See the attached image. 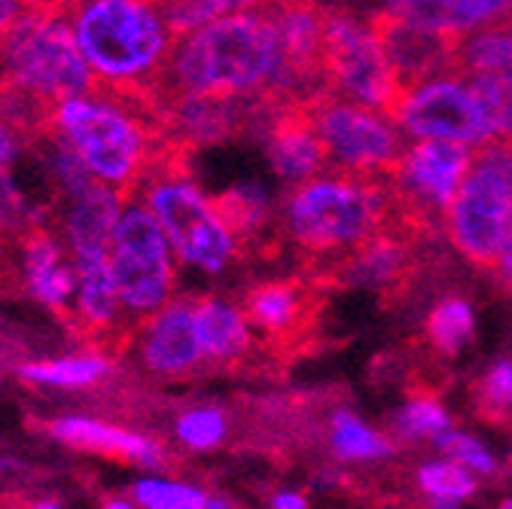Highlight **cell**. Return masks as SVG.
I'll return each instance as SVG.
<instances>
[{"mask_svg":"<svg viewBox=\"0 0 512 509\" xmlns=\"http://www.w3.org/2000/svg\"><path fill=\"white\" fill-rule=\"evenodd\" d=\"M156 95L293 98L269 10L229 13L177 37Z\"/></svg>","mask_w":512,"mask_h":509,"instance_id":"1","label":"cell"},{"mask_svg":"<svg viewBox=\"0 0 512 509\" xmlns=\"http://www.w3.org/2000/svg\"><path fill=\"white\" fill-rule=\"evenodd\" d=\"M68 144L98 183L135 193L168 159V135L150 95L95 86L49 110L46 129Z\"/></svg>","mask_w":512,"mask_h":509,"instance_id":"2","label":"cell"},{"mask_svg":"<svg viewBox=\"0 0 512 509\" xmlns=\"http://www.w3.org/2000/svg\"><path fill=\"white\" fill-rule=\"evenodd\" d=\"M0 86L7 113L19 129H46L49 110L95 89V74L77 43L68 10L31 4L0 49Z\"/></svg>","mask_w":512,"mask_h":509,"instance_id":"3","label":"cell"},{"mask_svg":"<svg viewBox=\"0 0 512 509\" xmlns=\"http://www.w3.org/2000/svg\"><path fill=\"white\" fill-rule=\"evenodd\" d=\"M64 10L98 86L153 98L177 43L162 0H71Z\"/></svg>","mask_w":512,"mask_h":509,"instance_id":"4","label":"cell"},{"mask_svg":"<svg viewBox=\"0 0 512 509\" xmlns=\"http://www.w3.org/2000/svg\"><path fill=\"white\" fill-rule=\"evenodd\" d=\"M391 202V171H320L293 183L284 199V229L308 260L339 257L384 229Z\"/></svg>","mask_w":512,"mask_h":509,"instance_id":"5","label":"cell"},{"mask_svg":"<svg viewBox=\"0 0 512 509\" xmlns=\"http://www.w3.org/2000/svg\"><path fill=\"white\" fill-rule=\"evenodd\" d=\"M141 202L165 229L177 260L205 275H223L238 257L241 241L220 214L217 199L171 159H162L141 186Z\"/></svg>","mask_w":512,"mask_h":509,"instance_id":"6","label":"cell"},{"mask_svg":"<svg viewBox=\"0 0 512 509\" xmlns=\"http://www.w3.org/2000/svg\"><path fill=\"white\" fill-rule=\"evenodd\" d=\"M512 220V144L485 141L458 186L445 217V232L461 257L479 272H494Z\"/></svg>","mask_w":512,"mask_h":509,"instance_id":"7","label":"cell"},{"mask_svg":"<svg viewBox=\"0 0 512 509\" xmlns=\"http://www.w3.org/2000/svg\"><path fill=\"white\" fill-rule=\"evenodd\" d=\"M177 263V253L153 211L128 196L110 244V266L128 321H144L174 299Z\"/></svg>","mask_w":512,"mask_h":509,"instance_id":"8","label":"cell"},{"mask_svg":"<svg viewBox=\"0 0 512 509\" xmlns=\"http://www.w3.org/2000/svg\"><path fill=\"white\" fill-rule=\"evenodd\" d=\"M324 77L327 89L363 101L391 119L406 95V86L391 68L372 25L339 10H330L327 16Z\"/></svg>","mask_w":512,"mask_h":509,"instance_id":"9","label":"cell"},{"mask_svg":"<svg viewBox=\"0 0 512 509\" xmlns=\"http://www.w3.org/2000/svg\"><path fill=\"white\" fill-rule=\"evenodd\" d=\"M305 104L339 168L391 171L409 147L400 125L363 101L320 89L308 95Z\"/></svg>","mask_w":512,"mask_h":509,"instance_id":"10","label":"cell"},{"mask_svg":"<svg viewBox=\"0 0 512 509\" xmlns=\"http://www.w3.org/2000/svg\"><path fill=\"white\" fill-rule=\"evenodd\" d=\"M394 122L415 138H445L473 147L497 138L479 95L458 74H442L406 89Z\"/></svg>","mask_w":512,"mask_h":509,"instance_id":"11","label":"cell"},{"mask_svg":"<svg viewBox=\"0 0 512 509\" xmlns=\"http://www.w3.org/2000/svg\"><path fill=\"white\" fill-rule=\"evenodd\" d=\"M324 302V287L311 275H299L256 284L241 308L253 330H260L275 348L296 351L311 342Z\"/></svg>","mask_w":512,"mask_h":509,"instance_id":"12","label":"cell"},{"mask_svg":"<svg viewBox=\"0 0 512 509\" xmlns=\"http://www.w3.org/2000/svg\"><path fill=\"white\" fill-rule=\"evenodd\" d=\"M275 22L287 83L293 98H308L327 89L324 49H327V16L330 10L317 0H266L263 4Z\"/></svg>","mask_w":512,"mask_h":509,"instance_id":"13","label":"cell"},{"mask_svg":"<svg viewBox=\"0 0 512 509\" xmlns=\"http://www.w3.org/2000/svg\"><path fill=\"white\" fill-rule=\"evenodd\" d=\"M369 25L406 89L442 74H455V52L461 34L409 22L391 10L372 13Z\"/></svg>","mask_w":512,"mask_h":509,"instance_id":"14","label":"cell"},{"mask_svg":"<svg viewBox=\"0 0 512 509\" xmlns=\"http://www.w3.org/2000/svg\"><path fill=\"white\" fill-rule=\"evenodd\" d=\"M266 150L269 162L278 177L284 180H308L320 171L330 168V147L320 135L317 122L305 104V98H278L272 101L266 122Z\"/></svg>","mask_w":512,"mask_h":509,"instance_id":"15","label":"cell"},{"mask_svg":"<svg viewBox=\"0 0 512 509\" xmlns=\"http://www.w3.org/2000/svg\"><path fill=\"white\" fill-rule=\"evenodd\" d=\"M138 357L147 372L183 378L208 363L196 333V299H171L141 321Z\"/></svg>","mask_w":512,"mask_h":509,"instance_id":"16","label":"cell"},{"mask_svg":"<svg viewBox=\"0 0 512 509\" xmlns=\"http://www.w3.org/2000/svg\"><path fill=\"white\" fill-rule=\"evenodd\" d=\"M125 202L128 196L107 183H92L86 193L64 199L61 238L74 260L107 257Z\"/></svg>","mask_w":512,"mask_h":509,"instance_id":"17","label":"cell"},{"mask_svg":"<svg viewBox=\"0 0 512 509\" xmlns=\"http://www.w3.org/2000/svg\"><path fill=\"white\" fill-rule=\"evenodd\" d=\"M22 275H25L28 293L40 305L52 311H71L74 290H77V266L61 235H52L43 226L25 232Z\"/></svg>","mask_w":512,"mask_h":509,"instance_id":"18","label":"cell"},{"mask_svg":"<svg viewBox=\"0 0 512 509\" xmlns=\"http://www.w3.org/2000/svg\"><path fill=\"white\" fill-rule=\"evenodd\" d=\"M49 433L64 445H74V449L110 455V458H125V461L147 467V470H156L165 464V452L156 439L132 433V430L116 427V424H107V421H98V418H86V415L58 418Z\"/></svg>","mask_w":512,"mask_h":509,"instance_id":"19","label":"cell"},{"mask_svg":"<svg viewBox=\"0 0 512 509\" xmlns=\"http://www.w3.org/2000/svg\"><path fill=\"white\" fill-rule=\"evenodd\" d=\"M74 266H77V290H74V305H71L74 321L83 330L98 333V336L125 324L128 314H125L119 284L110 266V253L107 257L74 260Z\"/></svg>","mask_w":512,"mask_h":509,"instance_id":"20","label":"cell"},{"mask_svg":"<svg viewBox=\"0 0 512 509\" xmlns=\"http://www.w3.org/2000/svg\"><path fill=\"white\" fill-rule=\"evenodd\" d=\"M196 333L208 363H244L256 348L244 308L214 296L196 299Z\"/></svg>","mask_w":512,"mask_h":509,"instance_id":"21","label":"cell"},{"mask_svg":"<svg viewBox=\"0 0 512 509\" xmlns=\"http://www.w3.org/2000/svg\"><path fill=\"white\" fill-rule=\"evenodd\" d=\"M391 13L427 28L467 34L473 28L512 19V0H403Z\"/></svg>","mask_w":512,"mask_h":509,"instance_id":"22","label":"cell"},{"mask_svg":"<svg viewBox=\"0 0 512 509\" xmlns=\"http://www.w3.org/2000/svg\"><path fill=\"white\" fill-rule=\"evenodd\" d=\"M455 74H512V19L491 22L461 34L455 52Z\"/></svg>","mask_w":512,"mask_h":509,"instance_id":"23","label":"cell"},{"mask_svg":"<svg viewBox=\"0 0 512 509\" xmlns=\"http://www.w3.org/2000/svg\"><path fill=\"white\" fill-rule=\"evenodd\" d=\"M473 333H476L473 308L464 296L439 299L424 321V339H427L430 351L439 357L461 354L473 342Z\"/></svg>","mask_w":512,"mask_h":509,"instance_id":"24","label":"cell"},{"mask_svg":"<svg viewBox=\"0 0 512 509\" xmlns=\"http://www.w3.org/2000/svg\"><path fill=\"white\" fill-rule=\"evenodd\" d=\"M110 372L107 357L101 354H71V357H55V360H40V363H25L19 375L31 385L43 388H64L77 391L89 388L95 381H101Z\"/></svg>","mask_w":512,"mask_h":509,"instance_id":"25","label":"cell"},{"mask_svg":"<svg viewBox=\"0 0 512 509\" xmlns=\"http://www.w3.org/2000/svg\"><path fill=\"white\" fill-rule=\"evenodd\" d=\"M327 439H330V449L339 461H381V458H391L397 442L394 436H381L372 427H366L363 421H357L351 412H336L330 418L327 427Z\"/></svg>","mask_w":512,"mask_h":509,"instance_id":"26","label":"cell"},{"mask_svg":"<svg viewBox=\"0 0 512 509\" xmlns=\"http://www.w3.org/2000/svg\"><path fill=\"white\" fill-rule=\"evenodd\" d=\"M132 500L141 509H205V506H229L226 500L208 497L205 488L189 485L165 476H144L132 488Z\"/></svg>","mask_w":512,"mask_h":509,"instance_id":"27","label":"cell"},{"mask_svg":"<svg viewBox=\"0 0 512 509\" xmlns=\"http://www.w3.org/2000/svg\"><path fill=\"white\" fill-rule=\"evenodd\" d=\"M452 427V418H448L445 406L436 400V391L430 388H415L412 400L394 415L391 430H394V442H418V439H433L439 430Z\"/></svg>","mask_w":512,"mask_h":509,"instance_id":"28","label":"cell"},{"mask_svg":"<svg viewBox=\"0 0 512 509\" xmlns=\"http://www.w3.org/2000/svg\"><path fill=\"white\" fill-rule=\"evenodd\" d=\"M217 205L241 244L266 232V226H269V214H272L269 196L260 186H235L226 196L217 199Z\"/></svg>","mask_w":512,"mask_h":509,"instance_id":"29","label":"cell"},{"mask_svg":"<svg viewBox=\"0 0 512 509\" xmlns=\"http://www.w3.org/2000/svg\"><path fill=\"white\" fill-rule=\"evenodd\" d=\"M415 485L421 494L433 497V503H458L476 494L479 482L470 467L461 461H433L415 473Z\"/></svg>","mask_w":512,"mask_h":509,"instance_id":"30","label":"cell"},{"mask_svg":"<svg viewBox=\"0 0 512 509\" xmlns=\"http://www.w3.org/2000/svg\"><path fill=\"white\" fill-rule=\"evenodd\" d=\"M174 436L189 452H214L229 436V418L217 406H196L177 418Z\"/></svg>","mask_w":512,"mask_h":509,"instance_id":"31","label":"cell"},{"mask_svg":"<svg viewBox=\"0 0 512 509\" xmlns=\"http://www.w3.org/2000/svg\"><path fill=\"white\" fill-rule=\"evenodd\" d=\"M168 25L177 37L196 31L220 16L241 13V10H256L263 7L266 0H162Z\"/></svg>","mask_w":512,"mask_h":509,"instance_id":"32","label":"cell"},{"mask_svg":"<svg viewBox=\"0 0 512 509\" xmlns=\"http://www.w3.org/2000/svg\"><path fill=\"white\" fill-rule=\"evenodd\" d=\"M473 406L491 424H512V360H497L473 385Z\"/></svg>","mask_w":512,"mask_h":509,"instance_id":"33","label":"cell"},{"mask_svg":"<svg viewBox=\"0 0 512 509\" xmlns=\"http://www.w3.org/2000/svg\"><path fill=\"white\" fill-rule=\"evenodd\" d=\"M433 445L442 452V455H448L452 461H461L464 467H470L473 473H482V476H491L494 470H497V464H494V458L488 455V449L479 442V439H473V436H467V433H458V430H439L436 436H433Z\"/></svg>","mask_w":512,"mask_h":509,"instance_id":"34","label":"cell"},{"mask_svg":"<svg viewBox=\"0 0 512 509\" xmlns=\"http://www.w3.org/2000/svg\"><path fill=\"white\" fill-rule=\"evenodd\" d=\"M25 150V129H19L7 113H0V177L22 159Z\"/></svg>","mask_w":512,"mask_h":509,"instance_id":"35","label":"cell"},{"mask_svg":"<svg viewBox=\"0 0 512 509\" xmlns=\"http://www.w3.org/2000/svg\"><path fill=\"white\" fill-rule=\"evenodd\" d=\"M34 0H0V49H4L10 31L16 28V22L28 13V7Z\"/></svg>","mask_w":512,"mask_h":509,"instance_id":"36","label":"cell"},{"mask_svg":"<svg viewBox=\"0 0 512 509\" xmlns=\"http://www.w3.org/2000/svg\"><path fill=\"white\" fill-rule=\"evenodd\" d=\"M494 281L512 296V220H509V232H506V241H503V250L497 257V266H494Z\"/></svg>","mask_w":512,"mask_h":509,"instance_id":"37","label":"cell"},{"mask_svg":"<svg viewBox=\"0 0 512 509\" xmlns=\"http://www.w3.org/2000/svg\"><path fill=\"white\" fill-rule=\"evenodd\" d=\"M269 503H272L275 509H305V506H308V500H305L302 494H296V491H281V494H275Z\"/></svg>","mask_w":512,"mask_h":509,"instance_id":"38","label":"cell"},{"mask_svg":"<svg viewBox=\"0 0 512 509\" xmlns=\"http://www.w3.org/2000/svg\"><path fill=\"white\" fill-rule=\"evenodd\" d=\"M403 0H384V10H394V7H400Z\"/></svg>","mask_w":512,"mask_h":509,"instance_id":"39","label":"cell"},{"mask_svg":"<svg viewBox=\"0 0 512 509\" xmlns=\"http://www.w3.org/2000/svg\"><path fill=\"white\" fill-rule=\"evenodd\" d=\"M503 138H506V141L512 144V125H509V129H506V135H503Z\"/></svg>","mask_w":512,"mask_h":509,"instance_id":"40","label":"cell"}]
</instances>
